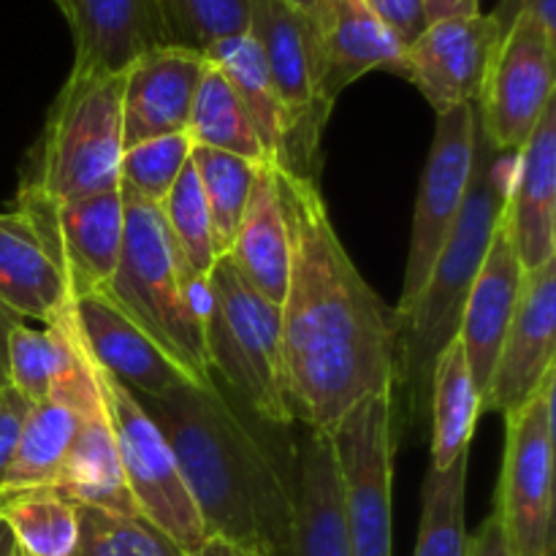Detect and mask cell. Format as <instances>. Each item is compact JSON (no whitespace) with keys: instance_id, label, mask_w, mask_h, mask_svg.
Instances as JSON below:
<instances>
[{"instance_id":"cell-1","label":"cell","mask_w":556,"mask_h":556,"mask_svg":"<svg viewBox=\"0 0 556 556\" xmlns=\"http://www.w3.org/2000/svg\"><path fill=\"white\" fill-rule=\"evenodd\" d=\"M275 179L291 237L280 326L293 421L331 434L353 405L394 394L402 320L348 255L318 179L277 163Z\"/></svg>"},{"instance_id":"cell-2","label":"cell","mask_w":556,"mask_h":556,"mask_svg":"<svg viewBox=\"0 0 556 556\" xmlns=\"http://www.w3.org/2000/svg\"><path fill=\"white\" fill-rule=\"evenodd\" d=\"M166 438L206 538L282 556L291 530L296 448L288 429L261 421L215 378L163 400H139Z\"/></svg>"},{"instance_id":"cell-3","label":"cell","mask_w":556,"mask_h":556,"mask_svg":"<svg viewBox=\"0 0 556 556\" xmlns=\"http://www.w3.org/2000/svg\"><path fill=\"white\" fill-rule=\"evenodd\" d=\"M514 172L516 155L494 150L476 109V155L465 204L434 258L421 296L410 313L402 315L394 391L400 389L407 400V427H416L427 418L434 362L459 334L472 282L503 223Z\"/></svg>"},{"instance_id":"cell-4","label":"cell","mask_w":556,"mask_h":556,"mask_svg":"<svg viewBox=\"0 0 556 556\" xmlns=\"http://www.w3.org/2000/svg\"><path fill=\"white\" fill-rule=\"evenodd\" d=\"M123 190V188H119ZM125 233L106 296L195 383H210L204 277L179 253L161 206L123 190Z\"/></svg>"},{"instance_id":"cell-5","label":"cell","mask_w":556,"mask_h":556,"mask_svg":"<svg viewBox=\"0 0 556 556\" xmlns=\"http://www.w3.org/2000/svg\"><path fill=\"white\" fill-rule=\"evenodd\" d=\"M123 74H68L33 147L20 188L41 199H87L119 188L123 157Z\"/></svg>"},{"instance_id":"cell-6","label":"cell","mask_w":556,"mask_h":556,"mask_svg":"<svg viewBox=\"0 0 556 556\" xmlns=\"http://www.w3.org/2000/svg\"><path fill=\"white\" fill-rule=\"evenodd\" d=\"M206 291L204 337L212 378L261 421L291 427L280 307L266 302L228 258L212 266Z\"/></svg>"},{"instance_id":"cell-7","label":"cell","mask_w":556,"mask_h":556,"mask_svg":"<svg viewBox=\"0 0 556 556\" xmlns=\"http://www.w3.org/2000/svg\"><path fill=\"white\" fill-rule=\"evenodd\" d=\"M248 36L264 58L286 114L277 166L315 179L326 119L331 109L320 90L318 36L307 14L286 0H250Z\"/></svg>"},{"instance_id":"cell-8","label":"cell","mask_w":556,"mask_h":556,"mask_svg":"<svg viewBox=\"0 0 556 556\" xmlns=\"http://www.w3.org/2000/svg\"><path fill=\"white\" fill-rule=\"evenodd\" d=\"M353 556H394V394L353 405L331 432Z\"/></svg>"},{"instance_id":"cell-9","label":"cell","mask_w":556,"mask_h":556,"mask_svg":"<svg viewBox=\"0 0 556 556\" xmlns=\"http://www.w3.org/2000/svg\"><path fill=\"white\" fill-rule=\"evenodd\" d=\"M556 369L521 410L505 416V451L494 514L516 556H554Z\"/></svg>"},{"instance_id":"cell-10","label":"cell","mask_w":556,"mask_h":556,"mask_svg":"<svg viewBox=\"0 0 556 556\" xmlns=\"http://www.w3.org/2000/svg\"><path fill=\"white\" fill-rule=\"evenodd\" d=\"M92 372L112 421L119 470L136 510L161 527L185 552H193L206 532L166 438L123 383L109 378L96 364Z\"/></svg>"},{"instance_id":"cell-11","label":"cell","mask_w":556,"mask_h":556,"mask_svg":"<svg viewBox=\"0 0 556 556\" xmlns=\"http://www.w3.org/2000/svg\"><path fill=\"white\" fill-rule=\"evenodd\" d=\"M472 155H476V103L440 112L421 185H418L416 210H413L405 282H402L400 304H396L400 320L421 296L434 258L459 217L467 185H470Z\"/></svg>"},{"instance_id":"cell-12","label":"cell","mask_w":556,"mask_h":556,"mask_svg":"<svg viewBox=\"0 0 556 556\" xmlns=\"http://www.w3.org/2000/svg\"><path fill=\"white\" fill-rule=\"evenodd\" d=\"M556 33L519 16L500 41L478 98V119L494 150L519 155L554 103Z\"/></svg>"},{"instance_id":"cell-13","label":"cell","mask_w":556,"mask_h":556,"mask_svg":"<svg viewBox=\"0 0 556 556\" xmlns=\"http://www.w3.org/2000/svg\"><path fill=\"white\" fill-rule=\"evenodd\" d=\"M16 210L30 217L52 250L68 282L71 302L85 293L106 291L123 250V190L54 204L33 190L20 188Z\"/></svg>"},{"instance_id":"cell-14","label":"cell","mask_w":556,"mask_h":556,"mask_svg":"<svg viewBox=\"0 0 556 556\" xmlns=\"http://www.w3.org/2000/svg\"><path fill=\"white\" fill-rule=\"evenodd\" d=\"M503 30L492 14L438 20L405 49V76L434 114L472 106L481 98Z\"/></svg>"},{"instance_id":"cell-15","label":"cell","mask_w":556,"mask_h":556,"mask_svg":"<svg viewBox=\"0 0 556 556\" xmlns=\"http://www.w3.org/2000/svg\"><path fill=\"white\" fill-rule=\"evenodd\" d=\"M71 315L87 358L123 383L136 400H163L188 386H201L157 351L155 342L103 291L76 296Z\"/></svg>"},{"instance_id":"cell-16","label":"cell","mask_w":556,"mask_h":556,"mask_svg":"<svg viewBox=\"0 0 556 556\" xmlns=\"http://www.w3.org/2000/svg\"><path fill=\"white\" fill-rule=\"evenodd\" d=\"M556 353V258L525 271L519 307L500 348L494 375L481 400V413L521 410L541 389Z\"/></svg>"},{"instance_id":"cell-17","label":"cell","mask_w":556,"mask_h":556,"mask_svg":"<svg viewBox=\"0 0 556 556\" xmlns=\"http://www.w3.org/2000/svg\"><path fill=\"white\" fill-rule=\"evenodd\" d=\"M98 402H101V391H98L96 372L85 353L81 367L74 369L52 394L30 402L20 445H16L14 462H11L0 494L52 489L63 472L87 410H92Z\"/></svg>"},{"instance_id":"cell-18","label":"cell","mask_w":556,"mask_h":556,"mask_svg":"<svg viewBox=\"0 0 556 556\" xmlns=\"http://www.w3.org/2000/svg\"><path fill=\"white\" fill-rule=\"evenodd\" d=\"M206 58L185 47L147 52L125 71L123 150L163 136L188 134L190 109Z\"/></svg>"},{"instance_id":"cell-19","label":"cell","mask_w":556,"mask_h":556,"mask_svg":"<svg viewBox=\"0 0 556 556\" xmlns=\"http://www.w3.org/2000/svg\"><path fill=\"white\" fill-rule=\"evenodd\" d=\"M71 74H123L141 54L177 47L161 0H76Z\"/></svg>"},{"instance_id":"cell-20","label":"cell","mask_w":556,"mask_h":556,"mask_svg":"<svg viewBox=\"0 0 556 556\" xmlns=\"http://www.w3.org/2000/svg\"><path fill=\"white\" fill-rule=\"evenodd\" d=\"M313 25L318 36L320 90L329 106L369 71L405 76V47L364 0H320Z\"/></svg>"},{"instance_id":"cell-21","label":"cell","mask_w":556,"mask_h":556,"mask_svg":"<svg viewBox=\"0 0 556 556\" xmlns=\"http://www.w3.org/2000/svg\"><path fill=\"white\" fill-rule=\"evenodd\" d=\"M503 223L521 269H541L556 258V103L516 155Z\"/></svg>"},{"instance_id":"cell-22","label":"cell","mask_w":556,"mask_h":556,"mask_svg":"<svg viewBox=\"0 0 556 556\" xmlns=\"http://www.w3.org/2000/svg\"><path fill=\"white\" fill-rule=\"evenodd\" d=\"M282 556H353L331 434L307 432L299 443L291 530Z\"/></svg>"},{"instance_id":"cell-23","label":"cell","mask_w":556,"mask_h":556,"mask_svg":"<svg viewBox=\"0 0 556 556\" xmlns=\"http://www.w3.org/2000/svg\"><path fill=\"white\" fill-rule=\"evenodd\" d=\"M521 282H525V269H521L514 242L505 231V223H500L492 248L472 282L465 313H462L459 334H456L467 364H470L472 380L481 391V400L494 375V364H497L510 320L519 307Z\"/></svg>"},{"instance_id":"cell-24","label":"cell","mask_w":556,"mask_h":556,"mask_svg":"<svg viewBox=\"0 0 556 556\" xmlns=\"http://www.w3.org/2000/svg\"><path fill=\"white\" fill-rule=\"evenodd\" d=\"M0 307L43 326L71 313L63 269L30 217L16 206L0 212Z\"/></svg>"},{"instance_id":"cell-25","label":"cell","mask_w":556,"mask_h":556,"mask_svg":"<svg viewBox=\"0 0 556 556\" xmlns=\"http://www.w3.org/2000/svg\"><path fill=\"white\" fill-rule=\"evenodd\" d=\"M226 258L266 302L280 307L288 288V269H291V237H288V220L277 193L271 161L258 166L248 210Z\"/></svg>"},{"instance_id":"cell-26","label":"cell","mask_w":556,"mask_h":556,"mask_svg":"<svg viewBox=\"0 0 556 556\" xmlns=\"http://www.w3.org/2000/svg\"><path fill=\"white\" fill-rule=\"evenodd\" d=\"M52 489L74 505H96V508L139 514L123 481L112 421H109L103 396L92 410H87L74 445H71L68 459L63 465V472Z\"/></svg>"},{"instance_id":"cell-27","label":"cell","mask_w":556,"mask_h":556,"mask_svg":"<svg viewBox=\"0 0 556 556\" xmlns=\"http://www.w3.org/2000/svg\"><path fill=\"white\" fill-rule=\"evenodd\" d=\"M85 362V351L74 329V315H63L43 329L16 320L5 337V380L27 402L52 394Z\"/></svg>"},{"instance_id":"cell-28","label":"cell","mask_w":556,"mask_h":556,"mask_svg":"<svg viewBox=\"0 0 556 556\" xmlns=\"http://www.w3.org/2000/svg\"><path fill=\"white\" fill-rule=\"evenodd\" d=\"M429 416H432V462L429 467L445 470L470 454L476 424L481 418V391L472 380L462 342L454 340L438 356L429 391Z\"/></svg>"},{"instance_id":"cell-29","label":"cell","mask_w":556,"mask_h":556,"mask_svg":"<svg viewBox=\"0 0 556 556\" xmlns=\"http://www.w3.org/2000/svg\"><path fill=\"white\" fill-rule=\"evenodd\" d=\"M204 58L206 63H212L226 76L228 85L242 101L244 112L253 119V128L258 134L266 157L277 161L282 147V130H286V114H282L280 98H277L269 71H266L264 58H261L253 38L244 33V36L212 43Z\"/></svg>"},{"instance_id":"cell-30","label":"cell","mask_w":556,"mask_h":556,"mask_svg":"<svg viewBox=\"0 0 556 556\" xmlns=\"http://www.w3.org/2000/svg\"><path fill=\"white\" fill-rule=\"evenodd\" d=\"M0 519L20 556H74L79 546L76 505L54 489L0 494Z\"/></svg>"},{"instance_id":"cell-31","label":"cell","mask_w":556,"mask_h":556,"mask_svg":"<svg viewBox=\"0 0 556 556\" xmlns=\"http://www.w3.org/2000/svg\"><path fill=\"white\" fill-rule=\"evenodd\" d=\"M188 136L193 147L231 152V155L248 157V161L255 163L269 161L242 101L233 92V87L228 85L226 76L212 63H206L199 90H195Z\"/></svg>"},{"instance_id":"cell-32","label":"cell","mask_w":556,"mask_h":556,"mask_svg":"<svg viewBox=\"0 0 556 556\" xmlns=\"http://www.w3.org/2000/svg\"><path fill=\"white\" fill-rule=\"evenodd\" d=\"M190 161H193L206 215H210L215 253L217 258H226L237 239L244 210H248L250 190L258 177L261 163L231 155V152L210 150V147H193Z\"/></svg>"},{"instance_id":"cell-33","label":"cell","mask_w":556,"mask_h":556,"mask_svg":"<svg viewBox=\"0 0 556 556\" xmlns=\"http://www.w3.org/2000/svg\"><path fill=\"white\" fill-rule=\"evenodd\" d=\"M467 470L470 454L445 470L429 467L424 481L421 521L413 556H470L467 535Z\"/></svg>"},{"instance_id":"cell-34","label":"cell","mask_w":556,"mask_h":556,"mask_svg":"<svg viewBox=\"0 0 556 556\" xmlns=\"http://www.w3.org/2000/svg\"><path fill=\"white\" fill-rule=\"evenodd\" d=\"M79 546L74 556H188L177 541L141 514L76 505Z\"/></svg>"},{"instance_id":"cell-35","label":"cell","mask_w":556,"mask_h":556,"mask_svg":"<svg viewBox=\"0 0 556 556\" xmlns=\"http://www.w3.org/2000/svg\"><path fill=\"white\" fill-rule=\"evenodd\" d=\"M161 212L166 217V226L172 231L174 242H177L179 253L185 255L190 269L206 280L212 266L220 258L215 253L210 215H206V204L204 195H201V185L199 177H195L193 161H188V166L182 168L174 188L168 190V195L161 204Z\"/></svg>"},{"instance_id":"cell-36","label":"cell","mask_w":556,"mask_h":556,"mask_svg":"<svg viewBox=\"0 0 556 556\" xmlns=\"http://www.w3.org/2000/svg\"><path fill=\"white\" fill-rule=\"evenodd\" d=\"M190 155H193V141L188 134L163 136L128 147L119 157V188L161 206L182 168L188 166Z\"/></svg>"},{"instance_id":"cell-37","label":"cell","mask_w":556,"mask_h":556,"mask_svg":"<svg viewBox=\"0 0 556 556\" xmlns=\"http://www.w3.org/2000/svg\"><path fill=\"white\" fill-rule=\"evenodd\" d=\"M177 47L204 54L212 43L248 33L250 0H161Z\"/></svg>"},{"instance_id":"cell-38","label":"cell","mask_w":556,"mask_h":556,"mask_svg":"<svg viewBox=\"0 0 556 556\" xmlns=\"http://www.w3.org/2000/svg\"><path fill=\"white\" fill-rule=\"evenodd\" d=\"M364 3L375 11V16L394 33V38L405 49L429 27L424 0H364Z\"/></svg>"},{"instance_id":"cell-39","label":"cell","mask_w":556,"mask_h":556,"mask_svg":"<svg viewBox=\"0 0 556 556\" xmlns=\"http://www.w3.org/2000/svg\"><path fill=\"white\" fill-rule=\"evenodd\" d=\"M27 410H30V402L5 383L0 389V492H3V481L9 476L11 462H14L16 445H20Z\"/></svg>"},{"instance_id":"cell-40","label":"cell","mask_w":556,"mask_h":556,"mask_svg":"<svg viewBox=\"0 0 556 556\" xmlns=\"http://www.w3.org/2000/svg\"><path fill=\"white\" fill-rule=\"evenodd\" d=\"M519 16H532L548 33H556V0H500L492 11V20L497 22L503 36Z\"/></svg>"},{"instance_id":"cell-41","label":"cell","mask_w":556,"mask_h":556,"mask_svg":"<svg viewBox=\"0 0 556 556\" xmlns=\"http://www.w3.org/2000/svg\"><path fill=\"white\" fill-rule=\"evenodd\" d=\"M470 556H516L494 510L481 521L476 535L470 538Z\"/></svg>"},{"instance_id":"cell-42","label":"cell","mask_w":556,"mask_h":556,"mask_svg":"<svg viewBox=\"0 0 556 556\" xmlns=\"http://www.w3.org/2000/svg\"><path fill=\"white\" fill-rule=\"evenodd\" d=\"M427 5L429 25L438 20H448V16H465V14H478V0H424Z\"/></svg>"},{"instance_id":"cell-43","label":"cell","mask_w":556,"mask_h":556,"mask_svg":"<svg viewBox=\"0 0 556 556\" xmlns=\"http://www.w3.org/2000/svg\"><path fill=\"white\" fill-rule=\"evenodd\" d=\"M188 556H258V554H255L253 548L242 546V543H233V541H226V538L210 535V538H204V541H201L193 552H188Z\"/></svg>"},{"instance_id":"cell-44","label":"cell","mask_w":556,"mask_h":556,"mask_svg":"<svg viewBox=\"0 0 556 556\" xmlns=\"http://www.w3.org/2000/svg\"><path fill=\"white\" fill-rule=\"evenodd\" d=\"M16 315L9 313V309L0 307V389H3L9 380H5V337H9V329L16 324Z\"/></svg>"},{"instance_id":"cell-45","label":"cell","mask_w":556,"mask_h":556,"mask_svg":"<svg viewBox=\"0 0 556 556\" xmlns=\"http://www.w3.org/2000/svg\"><path fill=\"white\" fill-rule=\"evenodd\" d=\"M0 556H20V552H16L14 535H11V530L5 527L3 519H0Z\"/></svg>"},{"instance_id":"cell-46","label":"cell","mask_w":556,"mask_h":556,"mask_svg":"<svg viewBox=\"0 0 556 556\" xmlns=\"http://www.w3.org/2000/svg\"><path fill=\"white\" fill-rule=\"evenodd\" d=\"M286 3L293 5V9H299L302 14H307L309 20H313L315 11H318V5H320V0H286Z\"/></svg>"},{"instance_id":"cell-47","label":"cell","mask_w":556,"mask_h":556,"mask_svg":"<svg viewBox=\"0 0 556 556\" xmlns=\"http://www.w3.org/2000/svg\"><path fill=\"white\" fill-rule=\"evenodd\" d=\"M54 5L60 9V14L65 16V22H74V14H76V0H54Z\"/></svg>"}]
</instances>
